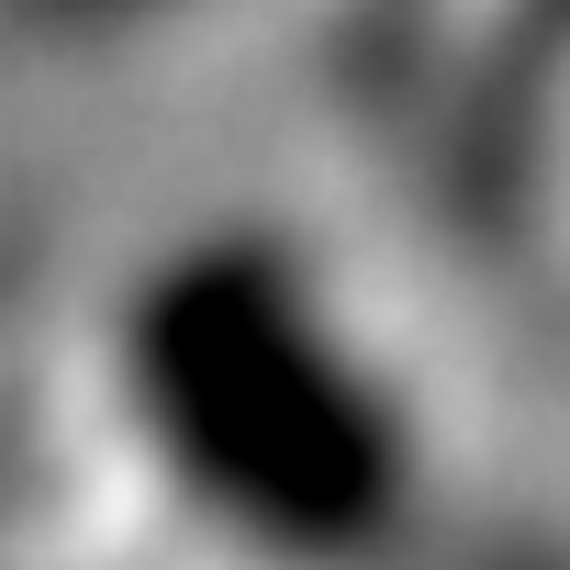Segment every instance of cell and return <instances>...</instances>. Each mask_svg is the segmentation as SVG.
Wrapping results in <instances>:
<instances>
[{
    "instance_id": "obj_3",
    "label": "cell",
    "mask_w": 570,
    "mask_h": 570,
    "mask_svg": "<svg viewBox=\"0 0 570 570\" xmlns=\"http://www.w3.org/2000/svg\"><path fill=\"white\" fill-rule=\"evenodd\" d=\"M35 46H101V35H146L168 12H190V0H0Z\"/></svg>"
},
{
    "instance_id": "obj_1",
    "label": "cell",
    "mask_w": 570,
    "mask_h": 570,
    "mask_svg": "<svg viewBox=\"0 0 570 570\" xmlns=\"http://www.w3.org/2000/svg\"><path fill=\"white\" fill-rule=\"evenodd\" d=\"M112 403L179 514L268 570H381L425 525L403 392L279 235H202L135 279Z\"/></svg>"
},
{
    "instance_id": "obj_2",
    "label": "cell",
    "mask_w": 570,
    "mask_h": 570,
    "mask_svg": "<svg viewBox=\"0 0 570 570\" xmlns=\"http://www.w3.org/2000/svg\"><path fill=\"white\" fill-rule=\"evenodd\" d=\"M559 101H570V0H492L481 35L448 57V112H436V168L470 224L525 213V190L548 179Z\"/></svg>"
}]
</instances>
